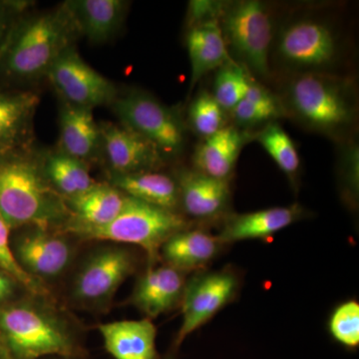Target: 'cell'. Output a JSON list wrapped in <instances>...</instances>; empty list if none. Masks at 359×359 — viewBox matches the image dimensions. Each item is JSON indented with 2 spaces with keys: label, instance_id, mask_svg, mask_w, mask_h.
Instances as JSON below:
<instances>
[{
  "label": "cell",
  "instance_id": "cell-28",
  "mask_svg": "<svg viewBox=\"0 0 359 359\" xmlns=\"http://www.w3.org/2000/svg\"><path fill=\"white\" fill-rule=\"evenodd\" d=\"M254 140L275 161L283 173L294 185L301 169V157L294 141L278 122H269L254 135Z\"/></svg>",
  "mask_w": 359,
  "mask_h": 359
},
{
  "label": "cell",
  "instance_id": "cell-5",
  "mask_svg": "<svg viewBox=\"0 0 359 359\" xmlns=\"http://www.w3.org/2000/svg\"><path fill=\"white\" fill-rule=\"evenodd\" d=\"M34 297L0 309V335L11 356L74 358L80 351L72 330L54 309Z\"/></svg>",
  "mask_w": 359,
  "mask_h": 359
},
{
  "label": "cell",
  "instance_id": "cell-3",
  "mask_svg": "<svg viewBox=\"0 0 359 359\" xmlns=\"http://www.w3.org/2000/svg\"><path fill=\"white\" fill-rule=\"evenodd\" d=\"M78 36L81 35L66 2L27 20L20 18L0 47V75L18 82L46 76Z\"/></svg>",
  "mask_w": 359,
  "mask_h": 359
},
{
  "label": "cell",
  "instance_id": "cell-22",
  "mask_svg": "<svg viewBox=\"0 0 359 359\" xmlns=\"http://www.w3.org/2000/svg\"><path fill=\"white\" fill-rule=\"evenodd\" d=\"M60 151L87 163L101 151L100 124L91 109L63 103L60 111Z\"/></svg>",
  "mask_w": 359,
  "mask_h": 359
},
{
  "label": "cell",
  "instance_id": "cell-21",
  "mask_svg": "<svg viewBox=\"0 0 359 359\" xmlns=\"http://www.w3.org/2000/svg\"><path fill=\"white\" fill-rule=\"evenodd\" d=\"M80 35L92 43L109 41L121 28L129 2L123 0H75L66 2Z\"/></svg>",
  "mask_w": 359,
  "mask_h": 359
},
{
  "label": "cell",
  "instance_id": "cell-1",
  "mask_svg": "<svg viewBox=\"0 0 359 359\" xmlns=\"http://www.w3.org/2000/svg\"><path fill=\"white\" fill-rule=\"evenodd\" d=\"M278 96L285 115L309 131L337 143L355 137L358 99L353 78L323 73L292 75Z\"/></svg>",
  "mask_w": 359,
  "mask_h": 359
},
{
  "label": "cell",
  "instance_id": "cell-14",
  "mask_svg": "<svg viewBox=\"0 0 359 359\" xmlns=\"http://www.w3.org/2000/svg\"><path fill=\"white\" fill-rule=\"evenodd\" d=\"M185 285L183 271L166 264L153 266L139 278L130 304L152 320L171 311L181 302Z\"/></svg>",
  "mask_w": 359,
  "mask_h": 359
},
{
  "label": "cell",
  "instance_id": "cell-32",
  "mask_svg": "<svg viewBox=\"0 0 359 359\" xmlns=\"http://www.w3.org/2000/svg\"><path fill=\"white\" fill-rule=\"evenodd\" d=\"M330 332L334 339L347 348L359 346V304L344 302L334 309L330 320Z\"/></svg>",
  "mask_w": 359,
  "mask_h": 359
},
{
  "label": "cell",
  "instance_id": "cell-34",
  "mask_svg": "<svg viewBox=\"0 0 359 359\" xmlns=\"http://www.w3.org/2000/svg\"><path fill=\"white\" fill-rule=\"evenodd\" d=\"M224 1H211V0H196L189 2L188 13H187V23L188 28L210 22L219 21L223 13Z\"/></svg>",
  "mask_w": 359,
  "mask_h": 359
},
{
  "label": "cell",
  "instance_id": "cell-31",
  "mask_svg": "<svg viewBox=\"0 0 359 359\" xmlns=\"http://www.w3.org/2000/svg\"><path fill=\"white\" fill-rule=\"evenodd\" d=\"M11 226L0 217V269L4 273L25 287L33 297H48V290L43 283L26 273L16 259L11 245Z\"/></svg>",
  "mask_w": 359,
  "mask_h": 359
},
{
  "label": "cell",
  "instance_id": "cell-16",
  "mask_svg": "<svg viewBox=\"0 0 359 359\" xmlns=\"http://www.w3.org/2000/svg\"><path fill=\"white\" fill-rule=\"evenodd\" d=\"M180 205L189 216L207 219L226 211L231 200L228 180L212 178L197 170L179 171L176 179Z\"/></svg>",
  "mask_w": 359,
  "mask_h": 359
},
{
  "label": "cell",
  "instance_id": "cell-7",
  "mask_svg": "<svg viewBox=\"0 0 359 359\" xmlns=\"http://www.w3.org/2000/svg\"><path fill=\"white\" fill-rule=\"evenodd\" d=\"M188 226L178 212L128 197L124 209L111 223L71 233L87 240L138 245L155 259L168 238Z\"/></svg>",
  "mask_w": 359,
  "mask_h": 359
},
{
  "label": "cell",
  "instance_id": "cell-11",
  "mask_svg": "<svg viewBox=\"0 0 359 359\" xmlns=\"http://www.w3.org/2000/svg\"><path fill=\"white\" fill-rule=\"evenodd\" d=\"M134 269L135 259L128 250L122 247L98 250L78 271L73 283V297L87 306L105 304Z\"/></svg>",
  "mask_w": 359,
  "mask_h": 359
},
{
  "label": "cell",
  "instance_id": "cell-13",
  "mask_svg": "<svg viewBox=\"0 0 359 359\" xmlns=\"http://www.w3.org/2000/svg\"><path fill=\"white\" fill-rule=\"evenodd\" d=\"M14 254L26 273L41 282L62 275L69 266L73 250L67 240L49 229L32 226L18 238Z\"/></svg>",
  "mask_w": 359,
  "mask_h": 359
},
{
  "label": "cell",
  "instance_id": "cell-2",
  "mask_svg": "<svg viewBox=\"0 0 359 359\" xmlns=\"http://www.w3.org/2000/svg\"><path fill=\"white\" fill-rule=\"evenodd\" d=\"M346 55V36L332 15L302 11L290 14L276 26L269 68L276 66L287 76L340 74Z\"/></svg>",
  "mask_w": 359,
  "mask_h": 359
},
{
  "label": "cell",
  "instance_id": "cell-37",
  "mask_svg": "<svg viewBox=\"0 0 359 359\" xmlns=\"http://www.w3.org/2000/svg\"><path fill=\"white\" fill-rule=\"evenodd\" d=\"M0 359H13L0 335Z\"/></svg>",
  "mask_w": 359,
  "mask_h": 359
},
{
  "label": "cell",
  "instance_id": "cell-23",
  "mask_svg": "<svg viewBox=\"0 0 359 359\" xmlns=\"http://www.w3.org/2000/svg\"><path fill=\"white\" fill-rule=\"evenodd\" d=\"M186 43L191 63V90L205 75L233 60L219 21H210L189 27Z\"/></svg>",
  "mask_w": 359,
  "mask_h": 359
},
{
  "label": "cell",
  "instance_id": "cell-6",
  "mask_svg": "<svg viewBox=\"0 0 359 359\" xmlns=\"http://www.w3.org/2000/svg\"><path fill=\"white\" fill-rule=\"evenodd\" d=\"M219 22L231 59L252 76H271L269 55L276 25L269 6L259 0L224 2Z\"/></svg>",
  "mask_w": 359,
  "mask_h": 359
},
{
  "label": "cell",
  "instance_id": "cell-4",
  "mask_svg": "<svg viewBox=\"0 0 359 359\" xmlns=\"http://www.w3.org/2000/svg\"><path fill=\"white\" fill-rule=\"evenodd\" d=\"M0 217L13 228L49 229L69 219L66 201L27 153L0 156Z\"/></svg>",
  "mask_w": 359,
  "mask_h": 359
},
{
  "label": "cell",
  "instance_id": "cell-33",
  "mask_svg": "<svg viewBox=\"0 0 359 359\" xmlns=\"http://www.w3.org/2000/svg\"><path fill=\"white\" fill-rule=\"evenodd\" d=\"M339 172L346 200L354 205L358 198L359 146L355 137L339 142Z\"/></svg>",
  "mask_w": 359,
  "mask_h": 359
},
{
  "label": "cell",
  "instance_id": "cell-35",
  "mask_svg": "<svg viewBox=\"0 0 359 359\" xmlns=\"http://www.w3.org/2000/svg\"><path fill=\"white\" fill-rule=\"evenodd\" d=\"M26 6V2L0 1V47L20 20Z\"/></svg>",
  "mask_w": 359,
  "mask_h": 359
},
{
  "label": "cell",
  "instance_id": "cell-36",
  "mask_svg": "<svg viewBox=\"0 0 359 359\" xmlns=\"http://www.w3.org/2000/svg\"><path fill=\"white\" fill-rule=\"evenodd\" d=\"M16 283H18L6 273H0V301H4L13 294Z\"/></svg>",
  "mask_w": 359,
  "mask_h": 359
},
{
  "label": "cell",
  "instance_id": "cell-10",
  "mask_svg": "<svg viewBox=\"0 0 359 359\" xmlns=\"http://www.w3.org/2000/svg\"><path fill=\"white\" fill-rule=\"evenodd\" d=\"M238 287V276L228 269L202 273L187 282L181 299L183 320L175 347L181 346L186 337L230 304L235 299Z\"/></svg>",
  "mask_w": 359,
  "mask_h": 359
},
{
  "label": "cell",
  "instance_id": "cell-38",
  "mask_svg": "<svg viewBox=\"0 0 359 359\" xmlns=\"http://www.w3.org/2000/svg\"><path fill=\"white\" fill-rule=\"evenodd\" d=\"M163 359H176L174 351H169V353L166 354V356H165V358Z\"/></svg>",
  "mask_w": 359,
  "mask_h": 359
},
{
  "label": "cell",
  "instance_id": "cell-24",
  "mask_svg": "<svg viewBox=\"0 0 359 359\" xmlns=\"http://www.w3.org/2000/svg\"><path fill=\"white\" fill-rule=\"evenodd\" d=\"M222 245L217 236L187 229L168 238L160 252L166 264L185 273L204 268L219 254Z\"/></svg>",
  "mask_w": 359,
  "mask_h": 359
},
{
  "label": "cell",
  "instance_id": "cell-18",
  "mask_svg": "<svg viewBox=\"0 0 359 359\" xmlns=\"http://www.w3.org/2000/svg\"><path fill=\"white\" fill-rule=\"evenodd\" d=\"M254 139L250 131L226 125L204 139L193 156L194 169L212 178L230 180L238 156L245 144Z\"/></svg>",
  "mask_w": 359,
  "mask_h": 359
},
{
  "label": "cell",
  "instance_id": "cell-27",
  "mask_svg": "<svg viewBox=\"0 0 359 359\" xmlns=\"http://www.w3.org/2000/svg\"><path fill=\"white\" fill-rule=\"evenodd\" d=\"M45 177L65 200L81 195L96 185L86 163L65 153H49L41 161Z\"/></svg>",
  "mask_w": 359,
  "mask_h": 359
},
{
  "label": "cell",
  "instance_id": "cell-29",
  "mask_svg": "<svg viewBox=\"0 0 359 359\" xmlns=\"http://www.w3.org/2000/svg\"><path fill=\"white\" fill-rule=\"evenodd\" d=\"M252 75L244 66L231 60L216 70L212 95L226 112H231L244 98Z\"/></svg>",
  "mask_w": 359,
  "mask_h": 359
},
{
  "label": "cell",
  "instance_id": "cell-17",
  "mask_svg": "<svg viewBox=\"0 0 359 359\" xmlns=\"http://www.w3.org/2000/svg\"><path fill=\"white\" fill-rule=\"evenodd\" d=\"M127 198L111 184L97 183L87 192L65 200L69 211L65 231L73 233L106 226L122 212Z\"/></svg>",
  "mask_w": 359,
  "mask_h": 359
},
{
  "label": "cell",
  "instance_id": "cell-26",
  "mask_svg": "<svg viewBox=\"0 0 359 359\" xmlns=\"http://www.w3.org/2000/svg\"><path fill=\"white\" fill-rule=\"evenodd\" d=\"M235 126L247 130L264 126L278 118L287 117L280 98L266 86L250 78L249 88L244 98L230 112Z\"/></svg>",
  "mask_w": 359,
  "mask_h": 359
},
{
  "label": "cell",
  "instance_id": "cell-12",
  "mask_svg": "<svg viewBox=\"0 0 359 359\" xmlns=\"http://www.w3.org/2000/svg\"><path fill=\"white\" fill-rule=\"evenodd\" d=\"M101 150L112 175L156 171L164 165V155L152 142L125 125L100 124Z\"/></svg>",
  "mask_w": 359,
  "mask_h": 359
},
{
  "label": "cell",
  "instance_id": "cell-25",
  "mask_svg": "<svg viewBox=\"0 0 359 359\" xmlns=\"http://www.w3.org/2000/svg\"><path fill=\"white\" fill-rule=\"evenodd\" d=\"M111 185L128 197L170 211H175L180 205L176 180L156 171L112 175Z\"/></svg>",
  "mask_w": 359,
  "mask_h": 359
},
{
  "label": "cell",
  "instance_id": "cell-8",
  "mask_svg": "<svg viewBox=\"0 0 359 359\" xmlns=\"http://www.w3.org/2000/svg\"><path fill=\"white\" fill-rule=\"evenodd\" d=\"M121 124L145 137L165 158L174 157L186 144V126L178 113L146 92L131 91L112 104Z\"/></svg>",
  "mask_w": 359,
  "mask_h": 359
},
{
  "label": "cell",
  "instance_id": "cell-30",
  "mask_svg": "<svg viewBox=\"0 0 359 359\" xmlns=\"http://www.w3.org/2000/svg\"><path fill=\"white\" fill-rule=\"evenodd\" d=\"M188 123L204 140L226 126V111L215 100L211 92L201 90L189 106Z\"/></svg>",
  "mask_w": 359,
  "mask_h": 359
},
{
  "label": "cell",
  "instance_id": "cell-15",
  "mask_svg": "<svg viewBox=\"0 0 359 359\" xmlns=\"http://www.w3.org/2000/svg\"><path fill=\"white\" fill-rule=\"evenodd\" d=\"M39 104L33 92L0 89V156L27 153Z\"/></svg>",
  "mask_w": 359,
  "mask_h": 359
},
{
  "label": "cell",
  "instance_id": "cell-19",
  "mask_svg": "<svg viewBox=\"0 0 359 359\" xmlns=\"http://www.w3.org/2000/svg\"><path fill=\"white\" fill-rule=\"evenodd\" d=\"M304 212L302 205L294 204L233 215L224 222L223 229L217 237L223 245L266 238L301 219Z\"/></svg>",
  "mask_w": 359,
  "mask_h": 359
},
{
  "label": "cell",
  "instance_id": "cell-9",
  "mask_svg": "<svg viewBox=\"0 0 359 359\" xmlns=\"http://www.w3.org/2000/svg\"><path fill=\"white\" fill-rule=\"evenodd\" d=\"M46 76L65 102L77 107L112 105L119 95L114 83L87 65L74 46L59 56Z\"/></svg>",
  "mask_w": 359,
  "mask_h": 359
},
{
  "label": "cell",
  "instance_id": "cell-20",
  "mask_svg": "<svg viewBox=\"0 0 359 359\" xmlns=\"http://www.w3.org/2000/svg\"><path fill=\"white\" fill-rule=\"evenodd\" d=\"M104 346L115 359H159L152 320H120L98 327Z\"/></svg>",
  "mask_w": 359,
  "mask_h": 359
}]
</instances>
